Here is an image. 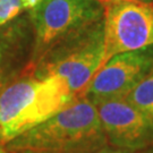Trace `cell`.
Instances as JSON below:
<instances>
[{"label":"cell","mask_w":153,"mask_h":153,"mask_svg":"<svg viewBox=\"0 0 153 153\" xmlns=\"http://www.w3.org/2000/svg\"><path fill=\"white\" fill-rule=\"evenodd\" d=\"M77 101L64 79L32 71L0 88V145Z\"/></svg>","instance_id":"6da1fadb"},{"label":"cell","mask_w":153,"mask_h":153,"mask_svg":"<svg viewBox=\"0 0 153 153\" xmlns=\"http://www.w3.org/2000/svg\"><path fill=\"white\" fill-rule=\"evenodd\" d=\"M97 107L79 99L6 144L10 153L31 151H92L107 145Z\"/></svg>","instance_id":"7a4b0ae2"},{"label":"cell","mask_w":153,"mask_h":153,"mask_svg":"<svg viewBox=\"0 0 153 153\" xmlns=\"http://www.w3.org/2000/svg\"><path fill=\"white\" fill-rule=\"evenodd\" d=\"M103 57V22L100 21L50 51L33 68L40 76L64 79L73 95L79 100L99 71Z\"/></svg>","instance_id":"3957f363"},{"label":"cell","mask_w":153,"mask_h":153,"mask_svg":"<svg viewBox=\"0 0 153 153\" xmlns=\"http://www.w3.org/2000/svg\"><path fill=\"white\" fill-rule=\"evenodd\" d=\"M31 10L35 41L28 68L38 65L57 45L102 19L98 0H41Z\"/></svg>","instance_id":"277c9868"},{"label":"cell","mask_w":153,"mask_h":153,"mask_svg":"<svg viewBox=\"0 0 153 153\" xmlns=\"http://www.w3.org/2000/svg\"><path fill=\"white\" fill-rule=\"evenodd\" d=\"M98 1L102 6L103 22V57L101 67L116 55L152 47V4L135 0Z\"/></svg>","instance_id":"5b68a950"},{"label":"cell","mask_w":153,"mask_h":153,"mask_svg":"<svg viewBox=\"0 0 153 153\" xmlns=\"http://www.w3.org/2000/svg\"><path fill=\"white\" fill-rule=\"evenodd\" d=\"M153 69V45L114 56L91 79L83 94L94 105L125 98Z\"/></svg>","instance_id":"8992f818"},{"label":"cell","mask_w":153,"mask_h":153,"mask_svg":"<svg viewBox=\"0 0 153 153\" xmlns=\"http://www.w3.org/2000/svg\"><path fill=\"white\" fill-rule=\"evenodd\" d=\"M95 107L109 145L136 152L153 143V119L125 98Z\"/></svg>","instance_id":"52a82bcc"},{"label":"cell","mask_w":153,"mask_h":153,"mask_svg":"<svg viewBox=\"0 0 153 153\" xmlns=\"http://www.w3.org/2000/svg\"><path fill=\"white\" fill-rule=\"evenodd\" d=\"M125 99L153 119V69L126 95Z\"/></svg>","instance_id":"ba28073f"},{"label":"cell","mask_w":153,"mask_h":153,"mask_svg":"<svg viewBox=\"0 0 153 153\" xmlns=\"http://www.w3.org/2000/svg\"><path fill=\"white\" fill-rule=\"evenodd\" d=\"M41 0H0V26L18 16L23 10L33 9Z\"/></svg>","instance_id":"9c48e42d"},{"label":"cell","mask_w":153,"mask_h":153,"mask_svg":"<svg viewBox=\"0 0 153 153\" xmlns=\"http://www.w3.org/2000/svg\"><path fill=\"white\" fill-rule=\"evenodd\" d=\"M13 52L14 49H11L10 44L0 38V88L5 86L6 77L13 60Z\"/></svg>","instance_id":"30bf717a"},{"label":"cell","mask_w":153,"mask_h":153,"mask_svg":"<svg viewBox=\"0 0 153 153\" xmlns=\"http://www.w3.org/2000/svg\"><path fill=\"white\" fill-rule=\"evenodd\" d=\"M95 153H133L131 151H128V150H123V149H117L111 146L109 144L104 145L103 148H101L100 150H98Z\"/></svg>","instance_id":"8fae6325"},{"label":"cell","mask_w":153,"mask_h":153,"mask_svg":"<svg viewBox=\"0 0 153 153\" xmlns=\"http://www.w3.org/2000/svg\"><path fill=\"white\" fill-rule=\"evenodd\" d=\"M14 153H95L92 151H31V150H24V151H17Z\"/></svg>","instance_id":"7c38bea8"},{"label":"cell","mask_w":153,"mask_h":153,"mask_svg":"<svg viewBox=\"0 0 153 153\" xmlns=\"http://www.w3.org/2000/svg\"><path fill=\"white\" fill-rule=\"evenodd\" d=\"M133 153H153V149L145 148V149H142V150H140V151H136V152H133Z\"/></svg>","instance_id":"4fadbf2b"},{"label":"cell","mask_w":153,"mask_h":153,"mask_svg":"<svg viewBox=\"0 0 153 153\" xmlns=\"http://www.w3.org/2000/svg\"><path fill=\"white\" fill-rule=\"evenodd\" d=\"M0 153H10L7 149H6V146H4V145H0Z\"/></svg>","instance_id":"5bb4252c"},{"label":"cell","mask_w":153,"mask_h":153,"mask_svg":"<svg viewBox=\"0 0 153 153\" xmlns=\"http://www.w3.org/2000/svg\"><path fill=\"white\" fill-rule=\"evenodd\" d=\"M135 1H141V2H145V4H152V5H153V0H135Z\"/></svg>","instance_id":"9a60e30c"}]
</instances>
